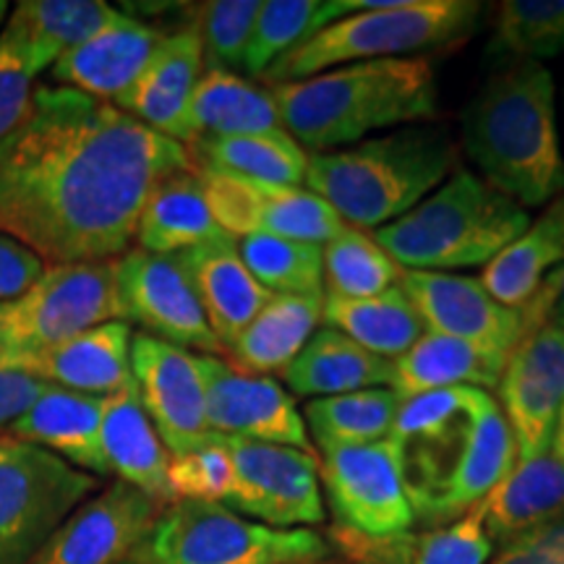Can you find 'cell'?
Returning <instances> with one entry per match:
<instances>
[{
	"mask_svg": "<svg viewBox=\"0 0 564 564\" xmlns=\"http://www.w3.org/2000/svg\"><path fill=\"white\" fill-rule=\"evenodd\" d=\"M192 167L186 144L112 102L42 84L0 141V232L47 267L110 262L129 251L152 188Z\"/></svg>",
	"mask_w": 564,
	"mask_h": 564,
	"instance_id": "6da1fadb",
	"label": "cell"
},
{
	"mask_svg": "<svg viewBox=\"0 0 564 564\" xmlns=\"http://www.w3.org/2000/svg\"><path fill=\"white\" fill-rule=\"evenodd\" d=\"M387 440L398 449L415 520L432 528L481 505L518 463L502 405L476 387L403 400Z\"/></svg>",
	"mask_w": 564,
	"mask_h": 564,
	"instance_id": "7a4b0ae2",
	"label": "cell"
},
{
	"mask_svg": "<svg viewBox=\"0 0 564 564\" xmlns=\"http://www.w3.org/2000/svg\"><path fill=\"white\" fill-rule=\"evenodd\" d=\"M463 147L484 181L520 207L564 194L554 79L539 61H512L478 89L463 118Z\"/></svg>",
	"mask_w": 564,
	"mask_h": 564,
	"instance_id": "3957f363",
	"label": "cell"
},
{
	"mask_svg": "<svg viewBox=\"0 0 564 564\" xmlns=\"http://www.w3.org/2000/svg\"><path fill=\"white\" fill-rule=\"evenodd\" d=\"M282 129L314 154L345 150L371 131L436 116L440 89L429 58L348 63L270 87Z\"/></svg>",
	"mask_w": 564,
	"mask_h": 564,
	"instance_id": "277c9868",
	"label": "cell"
},
{
	"mask_svg": "<svg viewBox=\"0 0 564 564\" xmlns=\"http://www.w3.org/2000/svg\"><path fill=\"white\" fill-rule=\"evenodd\" d=\"M457 171L447 129L411 126L345 150L308 154L306 188L358 230H379L411 212Z\"/></svg>",
	"mask_w": 564,
	"mask_h": 564,
	"instance_id": "5b68a950",
	"label": "cell"
},
{
	"mask_svg": "<svg viewBox=\"0 0 564 564\" xmlns=\"http://www.w3.org/2000/svg\"><path fill=\"white\" fill-rule=\"evenodd\" d=\"M531 225L528 209L470 171H455L403 217L373 230L400 270L453 272L489 264Z\"/></svg>",
	"mask_w": 564,
	"mask_h": 564,
	"instance_id": "8992f818",
	"label": "cell"
},
{
	"mask_svg": "<svg viewBox=\"0 0 564 564\" xmlns=\"http://www.w3.org/2000/svg\"><path fill=\"white\" fill-rule=\"evenodd\" d=\"M481 11L476 0H390L384 9L337 19L306 45L274 61L259 79L274 87L348 63L415 58V53L453 47L474 34Z\"/></svg>",
	"mask_w": 564,
	"mask_h": 564,
	"instance_id": "52a82bcc",
	"label": "cell"
},
{
	"mask_svg": "<svg viewBox=\"0 0 564 564\" xmlns=\"http://www.w3.org/2000/svg\"><path fill=\"white\" fill-rule=\"evenodd\" d=\"M335 556L314 528H272L220 502L178 499L160 512L137 564H327Z\"/></svg>",
	"mask_w": 564,
	"mask_h": 564,
	"instance_id": "ba28073f",
	"label": "cell"
},
{
	"mask_svg": "<svg viewBox=\"0 0 564 564\" xmlns=\"http://www.w3.org/2000/svg\"><path fill=\"white\" fill-rule=\"evenodd\" d=\"M116 319L123 322L116 259L45 267L30 291L0 303V358L24 361Z\"/></svg>",
	"mask_w": 564,
	"mask_h": 564,
	"instance_id": "9c48e42d",
	"label": "cell"
},
{
	"mask_svg": "<svg viewBox=\"0 0 564 564\" xmlns=\"http://www.w3.org/2000/svg\"><path fill=\"white\" fill-rule=\"evenodd\" d=\"M100 478L37 444L0 436V564H32Z\"/></svg>",
	"mask_w": 564,
	"mask_h": 564,
	"instance_id": "30bf717a",
	"label": "cell"
},
{
	"mask_svg": "<svg viewBox=\"0 0 564 564\" xmlns=\"http://www.w3.org/2000/svg\"><path fill=\"white\" fill-rule=\"evenodd\" d=\"M232 457V489L225 507L272 528L324 523L319 460L312 453L223 436Z\"/></svg>",
	"mask_w": 564,
	"mask_h": 564,
	"instance_id": "8fae6325",
	"label": "cell"
},
{
	"mask_svg": "<svg viewBox=\"0 0 564 564\" xmlns=\"http://www.w3.org/2000/svg\"><path fill=\"white\" fill-rule=\"evenodd\" d=\"M319 478L335 512V525L343 531L387 539L413 528V505L390 440L324 453Z\"/></svg>",
	"mask_w": 564,
	"mask_h": 564,
	"instance_id": "7c38bea8",
	"label": "cell"
},
{
	"mask_svg": "<svg viewBox=\"0 0 564 564\" xmlns=\"http://www.w3.org/2000/svg\"><path fill=\"white\" fill-rule=\"evenodd\" d=\"M116 274L123 322H137L147 335L192 352H225L175 253L131 249L116 259Z\"/></svg>",
	"mask_w": 564,
	"mask_h": 564,
	"instance_id": "4fadbf2b",
	"label": "cell"
},
{
	"mask_svg": "<svg viewBox=\"0 0 564 564\" xmlns=\"http://www.w3.org/2000/svg\"><path fill=\"white\" fill-rule=\"evenodd\" d=\"M194 171L212 215L230 238L278 236L322 246L345 228L340 215L308 188L264 186L202 167Z\"/></svg>",
	"mask_w": 564,
	"mask_h": 564,
	"instance_id": "5bb4252c",
	"label": "cell"
},
{
	"mask_svg": "<svg viewBox=\"0 0 564 564\" xmlns=\"http://www.w3.org/2000/svg\"><path fill=\"white\" fill-rule=\"evenodd\" d=\"M497 390L518 444V460H531L552 449L564 405V329L560 324H525Z\"/></svg>",
	"mask_w": 564,
	"mask_h": 564,
	"instance_id": "9a60e30c",
	"label": "cell"
},
{
	"mask_svg": "<svg viewBox=\"0 0 564 564\" xmlns=\"http://www.w3.org/2000/svg\"><path fill=\"white\" fill-rule=\"evenodd\" d=\"M199 369L207 394V423L217 436L285 444L314 455L306 421L293 394L278 379L238 369L220 356L199 352Z\"/></svg>",
	"mask_w": 564,
	"mask_h": 564,
	"instance_id": "2e32d148",
	"label": "cell"
},
{
	"mask_svg": "<svg viewBox=\"0 0 564 564\" xmlns=\"http://www.w3.org/2000/svg\"><path fill=\"white\" fill-rule=\"evenodd\" d=\"M165 507L150 494L112 481L68 514L32 564L131 562Z\"/></svg>",
	"mask_w": 564,
	"mask_h": 564,
	"instance_id": "e0dca14e",
	"label": "cell"
},
{
	"mask_svg": "<svg viewBox=\"0 0 564 564\" xmlns=\"http://www.w3.org/2000/svg\"><path fill=\"white\" fill-rule=\"evenodd\" d=\"M131 373L167 453L181 455L209 440L199 352L137 333L131 340Z\"/></svg>",
	"mask_w": 564,
	"mask_h": 564,
	"instance_id": "ac0fdd59",
	"label": "cell"
},
{
	"mask_svg": "<svg viewBox=\"0 0 564 564\" xmlns=\"http://www.w3.org/2000/svg\"><path fill=\"white\" fill-rule=\"evenodd\" d=\"M400 288L426 324V333L455 337L505 358L525 333L523 312L494 301L476 278L403 270Z\"/></svg>",
	"mask_w": 564,
	"mask_h": 564,
	"instance_id": "d6986e66",
	"label": "cell"
},
{
	"mask_svg": "<svg viewBox=\"0 0 564 564\" xmlns=\"http://www.w3.org/2000/svg\"><path fill=\"white\" fill-rule=\"evenodd\" d=\"M202 76L204 55L196 32L165 34L133 87L112 105L152 131L183 144L192 141L188 112Z\"/></svg>",
	"mask_w": 564,
	"mask_h": 564,
	"instance_id": "ffe728a7",
	"label": "cell"
},
{
	"mask_svg": "<svg viewBox=\"0 0 564 564\" xmlns=\"http://www.w3.org/2000/svg\"><path fill=\"white\" fill-rule=\"evenodd\" d=\"M165 34L121 13L87 42L55 61L51 79L102 102H116L133 87Z\"/></svg>",
	"mask_w": 564,
	"mask_h": 564,
	"instance_id": "44dd1931",
	"label": "cell"
},
{
	"mask_svg": "<svg viewBox=\"0 0 564 564\" xmlns=\"http://www.w3.org/2000/svg\"><path fill=\"white\" fill-rule=\"evenodd\" d=\"M324 535L335 554H343L352 564H489L497 552L481 507L423 533L405 531L387 539H366L333 525Z\"/></svg>",
	"mask_w": 564,
	"mask_h": 564,
	"instance_id": "7402d4cb",
	"label": "cell"
},
{
	"mask_svg": "<svg viewBox=\"0 0 564 564\" xmlns=\"http://www.w3.org/2000/svg\"><path fill=\"white\" fill-rule=\"evenodd\" d=\"M188 274L209 329L225 350L249 327V322L272 299L246 270L236 238L209 241L175 253Z\"/></svg>",
	"mask_w": 564,
	"mask_h": 564,
	"instance_id": "603a6c76",
	"label": "cell"
},
{
	"mask_svg": "<svg viewBox=\"0 0 564 564\" xmlns=\"http://www.w3.org/2000/svg\"><path fill=\"white\" fill-rule=\"evenodd\" d=\"M131 340V324L116 319L13 364L37 373L47 384L91 398H110L133 387Z\"/></svg>",
	"mask_w": 564,
	"mask_h": 564,
	"instance_id": "cb8c5ba5",
	"label": "cell"
},
{
	"mask_svg": "<svg viewBox=\"0 0 564 564\" xmlns=\"http://www.w3.org/2000/svg\"><path fill=\"white\" fill-rule=\"evenodd\" d=\"M100 453L105 474L150 494L162 505H171V494H167L171 453L141 405L137 382L129 390L105 398Z\"/></svg>",
	"mask_w": 564,
	"mask_h": 564,
	"instance_id": "d4e9b609",
	"label": "cell"
},
{
	"mask_svg": "<svg viewBox=\"0 0 564 564\" xmlns=\"http://www.w3.org/2000/svg\"><path fill=\"white\" fill-rule=\"evenodd\" d=\"M478 507L494 546L505 549L535 528L564 518V465L552 449L518 460Z\"/></svg>",
	"mask_w": 564,
	"mask_h": 564,
	"instance_id": "484cf974",
	"label": "cell"
},
{
	"mask_svg": "<svg viewBox=\"0 0 564 564\" xmlns=\"http://www.w3.org/2000/svg\"><path fill=\"white\" fill-rule=\"evenodd\" d=\"M105 398H91L51 384L45 394L9 429V436L37 444L91 476L105 474L100 423Z\"/></svg>",
	"mask_w": 564,
	"mask_h": 564,
	"instance_id": "4316f807",
	"label": "cell"
},
{
	"mask_svg": "<svg viewBox=\"0 0 564 564\" xmlns=\"http://www.w3.org/2000/svg\"><path fill=\"white\" fill-rule=\"evenodd\" d=\"M505 366V356H494L455 337L426 333L403 356L394 358L390 387L403 400L453 387H476L489 392L502 382Z\"/></svg>",
	"mask_w": 564,
	"mask_h": 564,
	"instance_id": "83f0119b",
	"label": "cell"
},
{
	"mask_svg": "<svg viewBox=\"0 0 564 564\" xmlns=\"http://www.w3.org/2000/svg\"><path fill=\"white\" fill-rule=\"evenodd\" d=\"M133 238L141 251L181 253L230 236L217 225L199 175L192 167V171L167 175L152 188Z\"/></svg>",
	"mask_w": 564,
	"mask_h": 564,
	"instance_id": "f1b7e54d",
	"label": "cell"
},
{
	"mask_svg": "<svg viewBox=\"0 0 564 564\" xmlns=\"http://www.w3.org/2000/svg\"><path fill=\"white\" fill-rule=\"evenodd\" d=\"M282 379L299 398H333L371 387H390L392 361L373 356L337 329L322 327L282 371Z\"/></svg>",
	"mask_w": 564,
	"mask_h": 564,
	"instance_id": "f546056e",
	"label": "cell"
},
{
	"mask_svg": "<svg viewBox=\"0 0 564 564\" xmlns=\"http://www.w3.org/2000/svg\"><path fill=\"white\" fill-rule=\"evenodd\" d=\"M564 264V194L546 204L541 217L520 232L494 262L484 267L481 285L502 306L523 308L544 280Z\"/></svg>",
	"mask_w": 564,
	"mask_h": 564,
	"instance_id": "4dcf8cb0",
	"label": "cell"
},
{
	"mask_svg": "<svg viewBox=\"0 0 564 564\" xmlns=\"http://www.w3.org/2000/svg\"><path fill=\"white\" fill-rule=\"evenodd\" d=\"M188 121L192 141L288 133L282 129L270 87H259L228 70H204L196 84Z\"/></svg>",
	"mask_w": 564,
	"mask_h": 564,
	"instance_id": "1f68e13d",
	"label": "cell"
},
{
	"mask_svg": "<svg viewBox=\"0 0 564 564\" xmlns=\"http://www.w3.org/2000/svg\"><path fill=\"white\" fill-rule=\"evenodd\" d=\"M324 291L303 295H272L228 350L238 369L251 373H282L319 329Z\"/></svg>",
	"mask_w": 564,
	"mask_h": 564,
	"instance_id": "d6a6232c",
	"label": "cell"
},
{
	"mask_svg": "<svg viewBox=\"0 0 564 564\" xmlns=\"http://www.w3.org/2000/svg\"><path fill=\"white\" fill-rule=\"evenodd\" d=\"M118 17L121 11L102 0H24L13 6L6 32L24 42L42 74Z\"/></svg>",
	"mask_w": 564,
	"mask_h": 564,
	"instance_id": "836d02e7",
	"label": "cell"
},
{
	"mask_svg": "<svg viewBox=\"0 0 564 564\" xmlns=\"http://www.w3.org/2000/svg\"><path fill=\"white\" fill-rule=\"evenodd\" d=\"M322 319L329 329H337L384 361L400 358L426 335V324L400 285L369 299H340L327 293Z\"/></svg>",
	"mask_w": 564,
	"mask_h": 564,
	"instance_id": "e575fe53",
	"label": "cell"
},
{
	"mask_svg": "<svg viewBox=\"0 0 564 564\" xmlns=\"http://www.w3.org/2000/svg\"><path fill=\"white\" fill-rule=\"evenodd\" d=\"M186 150L192 165L202 167V171L264 183V186H301V183H306L308 152L288 133L196 139Z\"/></svg>",
	"mask_w": 564,
	"mask_h": 564,
	"instance_id": "d590c367",
	"label": "cell"
},
{
	"mask_svg": "<svg viewBox=\"0 0 564 564\" xmlns=\"http://www.w3.org/2000/svg\"><path fill=\"white\" fill-rule=\"evenodd\" d=\"M400 403L403 398L392 387H371V390L308 400L303 421L324 455L340 447L387 440Z\"/></svg>",
	"mask_w": 564,
	"mask_h": 564,
	"instance_id": "8d00e7d4",
	"label": "cell"
},
{
	"mask_svg": "<svg viewBox=\"0 0 564 564\" xmlns=\"http://www.w3.org/2000/svg\"><path fill=\"white\" fill-rule=\"evenodd\" d=\"M343 17H348L345 0H264L253 21L243 74L259 79L274 61L306 45Z\"/></svg>",
	"mask_w": 564,
	"mask_h": 564,
	"instance_id": "74e56055",
	"label": "cell"
},
{
	"mask_svg": "<svg viewBox=\"0 0 564 564\" xmlns=\"http://www.w3.org/2000/svg\"><path fill=\"white\" fill-rule=\"evenodd\" d=\"M324 282L329 295L340 299H369L394 288L400 282V270L382 246L366 230L345 228L333 241L324 243Z\"/></svg>",
	"mask_w": 564,
	"mask_h": 564,
	"instance_id": "f35d334b",
	"label": "cell"
},
{
	"mask_svg": "<svg viewBox=\"0 0 564 564\" xmlns=\"http://www.w3.org/2000/svg\"><path fill=\"white\" fill-rule=\"evenodd\" d=\"M246 270L272 295L319 293L324 285V259L319 243L291 241L278 236L238 238Z\"/></svg>",
	"mask_w": 564,
	"mask_h": 564,
	"instance_id": "ab89813d",
	"label": "cell"
},
{
	"mask_svg": "<svg viewBox=\"0 0 564 564\" xmlns=\"http://www.w3.org/2000/svg\"><path fill=\"white\" fill-rule=\"evenodd\" d=\"M489 53L499 61H539L564 53V0L499 3Z\"/></svg>",
	"mask_w": 564,
	"mask_h": 564,
	"instance_id": "60d3db41",
	"label": "cell"
},
{
	"mask_svg": "<svg viewBox=\"0 0 564 564\" xmlns=\"http://www.w3.org/2000/svg\"><path fill=\"white\" fill-rule=\"evenodd\" d=\"M259 9L262 0H212L199 6L194 32L202 42L204 68L228 74L243 70Z\"/></svg>",
	"mask_w": 564,
	"mask_h": 564,
	"instance_id": "b9f144b4",
	"label": "cell"
},
{
	"mask_svg": "<svg viewBox=\"0 0 564 564\" xmlns=\"http://www.w3.org/2000/svg\"><path fill=\"white\" fill-rule=\"evenodd\" d=\"M232 489V457L223 436L212 434L196 447L171 455L167 465V494L171 502L196 499V502L225 505Z\"/></svg>",
	"mask_w": 564,
	"mask_h": 564,
	"instance_id": "7bdbcfd3",
	"label": "cell"
},
{
	"mask_svg": "<svg viewBox=\"0 0 564 564\" xmlns=\"http://www.w3.org/2000/svg\"><path fill=\"white\" fill-rule=\"evenodd\" d=\"M37 76L40 70L34 68L24 42L11 32H0V141L17 129L24 116Z\"/></svg>",
	"mask_w": 564,
	"mask_h": 564,
	"instance_id": "ee69618b",
	"label": "cell"
},
{
	"mask_svg": "<svg viewBox=\"0 0 564 564\" xmlns=\"http://www.w3.org/2000/svg\"><path fill=\"white\" fill-rule=\"evenodd\" d=\"M45 379L24 369L21 364L0 358V436L24 415L47 390Z\"/></svg>",
	"mask_w": 564,
	"mask_h": 564,
	"instance_id": "f6af8a7d",
	"label": "cell"
},
{
	"mask_svg": "<svg viewBox=\"0 0 564 564\" xmlns=\"http://www.w3.org/2000/svg\"><path fill=\"white\" fill-rule=\"evenodd\" d=\"M489 564H564V518L499 549Z\"/></svg>",
	"mask_w": 564,
	"mask_h": 564,
	"instance_id": "bcb514c9",
	"label": "cell"
},
{
	"mask_svg": "<svg viewBox=\"0 0 564 564\" xmlns=\"http://www.w3.org/2000/svg\"><path fill=\"white\" fill-rule=\"evenodd\" d=\"M45 262L24 243L0 232V303L30 291L45 272Z\"/></svg>",
	"mask_w": 564,
	"mask_h": 564,
	"instance_id": "7dc6e473",
	"label": "cell"
},
{
	"mask_svg": "<svg viewBox=\"0 0 564 564\" xmlns=\"http://www.w3.org/2000/svg\"><path fill=\"white\" fill-rule=\"evenodd\" d=\"M520 312H523L525 324L554 322L564 329V264L549 274L539 293Z\"/></svg>",
	"mask_w": 564,
	"mask_h": 564,
	"instance_id": "c3c4849f",
	"label": "cell"
},
{
	"mask_svg": "<svg viewBox=\"0 0 564 564\" xmlns=\"http://www.w3.org/2000/svg\"><path fill=\"white\" fill-rule=\"evenodd\" d=\"M552 453L556 455V460L564 465V405L560 411V419H556V429L552 436Z\"/></svg>",
	"mask_w": 564,
	"mask_h": 564,
	"instance_id": "681fc988",
	"label": "cell"
},
{
	"mask_svg": "<svg viewBox=\"0 0 564 564\" xmlns=\"http://www.w3.org/2000/svg\"><path fill=\"white\" fill-rule=\"evenodd\" d=\"M6 17H9V3H6V0H0V24H3Z\"/></svg>",
	"mask_w": 564,
	"mask_h": 564,
	"instance_id": "f907efd6",
	"label": "cell"
},
{
	"mask_svg": "<svg viewBox=\"0 0 564 564\" xmlns=\"http://www.w3.org/2000/svg\"><path fill=\"white\" fill-rule=\"evenodd\" d=\"M123 564H137V562H123Z\"/></svg>",
	"mask_w": 564,
	"mask_h": 564,
	"instance_id": "816d5d0a",
	"label": "cell"
},
{
	"mask_svg": "<svg viewBox=\"0 0 564 564\" xmlns=\"http://www.w3.org/2000/svg\"><path fill=\"white\" fill-rule=\"evenodd\" d=\"M350 564H352V562H350Z\"/></svg>",
	"mask_w": 564,
	"mask_h": 564,
	"instance_id": "f5cc1de1",
	"label": "cell"
}]
</instances>
